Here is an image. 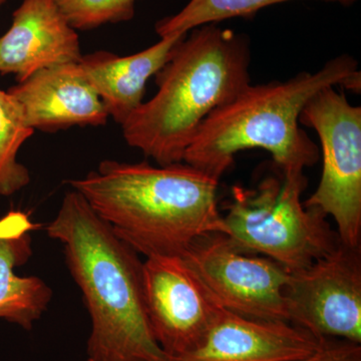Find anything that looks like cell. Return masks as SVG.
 <instances>
[{
    "label": "cell",
    "mask_w": 361,
    "mask_h": 361,
    "mask_svg": "<svg viewBox=\"0 0 361 361\" xmlns=\"http://www.w3.org/2000/svg\"><path fill=\"white\" fill-rule=\"evenodd\" d=\"M47 232L63 245L89 311V360L167 361L149 327L137 252L73 189L65 194Z\"/></svg>",
    "instance_id": "obj_1"
},
{
    "label": "cell",
    "mask_w": 361,
    "mask_h": 361,
    "mask_svg": "<svg viewBox=\"0 0 361 361\" xmlns=\"http://www.w3.org/2000/svg\"><path fill=\"white\" fill-rule=\"evenodd\" d=\"M219 182L185 161L155 167L106 160L70 185L118 238L149 257L180 256L202 236L226 234Z\"/></svg>",
    "instance_id": "obj_2"
},
{
    "label": "cell",
    "mask_w": 361,
    "mask_h": 361,
    "mask_svg": "<svg viewBox=\"0 0 361 361\" xmlns=\"http://www.w3.org/2000/svg\"><path fill=\"white\" fill-rule=\"evenodd\" d=\"M187 35L156 73L155 96L121 125L128 145L160 166L183 161L206 118L251 84L246 35L216 25Z\"/></svg>",
    "instance_id": "obj_3"
},
{
    "label": "cell",
    "mask_w": 361,
    "mask_h": 361,
    "mask_svg": "<svg viewBox=\"0 0 361 361\" xmlns=\"http://www.w3.org/2000/svg\"><path fill=\"white\" fill-rule=\"evenodd\" d=\"M360 80L357 61L339 56L314 73L247 85L202 123L183 161L220 180L240 152L263 149L282 173L303 172L320 159L317 145L299 126L304 106L331 85L360 92Z\"/></svg>",
    "instance_id": "obj_4"
},
{
    "label": "cell",
    "mask_w": 361,
    "mask_h": 361,
    "mask_svg": "<svg viewBox=\"0 0 361 361\" xmlns=\"http://www.w3.org/2000/svg\"><path fill=\"white\" fill-rule=\"evenodd\" d=\"M268 176L256 189L235 186L223 216L226 236L244 253L264 256L289 272L308 267L342 242L317 208L301 201L304 172Z\"/></svg>",
    "instance_id": "obj_5"
},
{
    "label": "cell",
    "mask_w": 361,
    "mask_h": 361,
    "mask_svg": "<svg viewBox=\"0 0 361 361\" xmlns=\"http://www.w3.org/2000/svg\"><path fill=\"white\" fill-rule=\"evenodd\" d=\"M334 87L311 97L299 118L317 133L323 163L319 185L304 206L331 216L342 244L360 248L361 108Z\"/></svg>",
    "instance_id": "obj_6"
},
{
    "label": "cell",
    "mask_w": 361,
    "mask_h": 361,
    "mask_svg": "<svg viewBox=\"0 0 361 361\" xmlns=\"http://www.w3.org/2000/svg\"><path fill=\"white\" fill-rule=\"evenodd\" d=\"M226 311L258 322H288L290 272L272 259L239 251L222 233L195 240L182 254Z\"/></svg>",
    "instance_id": "obj_7"
},
{
    "label": "cell",
    "mask_w": 361,
    "mask_h": 361,
    "mask_svg": "<svg viewBox=\"0 0 361 361\" xmlns=\"http://www.w3.org/2000/svg\"><path fill=\"white\" fill-rule=\"evenodd\" d=\"M288 322L319 338L361 344L360 248L341 244L290 272L284 289Z\"/></svg>",
    "instance_id": "obj_8"
},
{
    "label": "cell",
    "mask_w": 361,
    "mask_h": 361,
    "mask_svg": "<svg viewBox=\"0 0 361 361\" xmlns=\"http://www.w3.org/2000/svg\"><path fill=\"white\" fill-rule=\"evenodd\" d=\"M142 285L152 334L167 357L196 348L225 311L180 255L147 257Z\"/></svg>",
    "instance_id": "obj_9"
},
{
    "label": "cell",
    "mask_w": 361,
    "mask_h": 361,
    "mask_svg": "<svg viewBox=\"0 0 361 361\" xmlns=\"http://www.w3.org/2000/svg\"><path fill=\"white\" fill-rule=\"evenodd\" d=\"M77 30L56 0H23L11 27L0 37V73L18 82L37 71L82 59Z\"/></svg>",
    "instance_id": "obj_10"
},
{
    "label": "cell",
    "mask_w": 361,
    "mask_h": 361,
    "mask_svg": "<svg viewBox=\"0 0 361 361\" xmlns=\"http://www.w3.org/2000/svg\"><path fill=\"white\" fill-rule=\"evenodd\" d=\"M33 130L99 127L109 114L78 63L44 68L7 90Z\"/></svg>",
    "instance_id": "obj_11"
},
{
    "label": "cell",
    "mask_w": 361,
    "mask_h": 361,
    "mask_svg": "<svg viewBox=\"0 0 361 361\" xmlns=\"http://www.w3.org/2000/svg\"><path fill=\"white\" fill-rule=\"evenodd\" d=\"M322 342L289 322H258L225 310L196 348L167 361H296Z\"/></svg>",
    "instance_id": "obj_12"
},
{
    "label": "cell",
    "mask_w": 361,
    "mask_h": 361,
    "mask_svg": "<svg viewBox=\"0 0 361 361\" xmlns=\"http://www.w3.org/2000/svg\"><path fill=\"white\" fill-rule=\"evenodd\" d=\"M186 35L161 37L156 44L127 56L109 51L82 56L78 65L116 123L123 125L142 104L147 82L165 66Z\"/></svg>",
    "instance_id": "obj_13"
},
{
    "label": "cell",
    "mask_w": 361,
    "mask_h": 361,
    "mask_svg": "<svg viewBox=\"0 0 361 361\" xmlns=\"http://www.w3.org/2000/svg\"><path fill=\"white\" fill-rule=\"evenodd\" d=\"M35 228L21 211H11L0 219V319L25 330L32 329L52 299L51 287L42 278L16 273L32 256Z\"/></svg>",
    "instance_id": "obj_14"
},
{
    "label": "cell",
    "mask_w": 361,
    "mask_h": 361,
    "mask_svg": "<svg viewBox=\"0 0 361 361\" xmlns=\"http://www.w3.org/2000/svg\"><path fill=\"white\" fill-rule=\"evenodd\" d=\"M35 130L26 123L20 104L0 90V195L11 196L30 183L28 169L18 160V152Z\"/></svg>",
    "instance_id": "obj_15"
},
{
    "label": "cell",
    "mask_w": 361,
    "mask_h": 361,
    "mask_svg": "<svg viewBox=\"0 0 361 361\" xmlns=\"http://www.w3.org/2000/svg\"><path fill=\"white\" fill-rule=\"evenodd\" d=\"M291 0H191L180 13L158 21L159 37L187 35L202 25H216L233 18H247L265 7ZM350 6L356 0H322Z\"/></svg>",
    "instance_id": "obj_16"
},
{
    "label": "cell",
    "mask_w": 361,
    "mask_h": 361,
    "mask_svg": "<svg viewBox=\"0 0 361 361\" xmlns=\"http://www.w3.org/2000/svg\"><path fill=\"white\" fill-rule=\"evenodd\" d=\"M59 8L75 30H87L106 23L130 20L135 0H56Z\"/></svg>",
    "instance_id": "obj_17"
},
{
    "label": "cell",
    "mask_w": 361,
    "mask_h": 361,
    "mask_svg": "<svg viewBox=\"0 0 361 361\" xmlns=\"http://www.w3.org/2000/svg\"><path fill=\"white\" fill-rule=\"evenodd\" d=\"M296 361H361V344L339 338H322L312 355Z\"/></svg>",
    "instance_id": "obj_18"
},
{
    "label": "cell",
    "mask_w": 361,
    "mask_h": 361,
    "mask_svg": "<svg viewBox=\"0 0 361 361\" xmlns=\"http://www.w3.org/2000/svg\"><path fill=\"white\" fill-rule=\"evenodd\" d=\"M4 1H6V0H0V7L2 6V4H4Z\"/></svg>",
    "instance_id": "obj_19"
},
{
    "label": "cell",
    "mask_w": 361,
    "mask_h": 361,
    "mask_svg": "<svg viewBox=\"0 0 361 361\" xmlns=\"http://www.w3.org/2000/svg\"><path fill=\"white\" fill-rule=\"evenodd\" d=\"M87 361H94V360H87Z\"/></svg>",
    "instance_id": "obj_20"
}]
</instances>
